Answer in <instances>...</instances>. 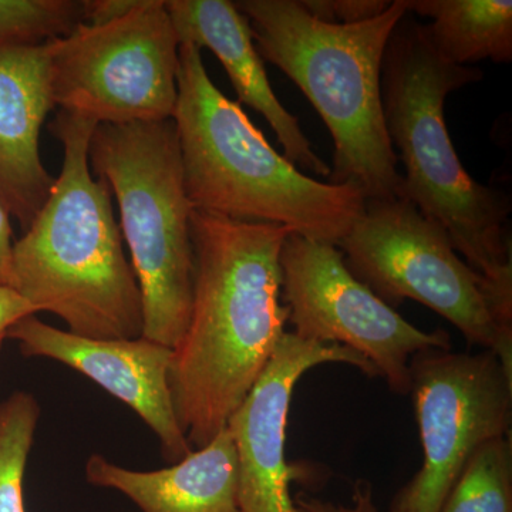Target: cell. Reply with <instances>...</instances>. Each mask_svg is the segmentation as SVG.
Returning a JSON list of instances; mask_svg holds the SVG:
<instances>
[{
	"label": "cell",
	"instance_id": "obj_5",
	"mask_svg": "<svg viewBox=\"0 0 512 512\" xmlns=\"http://www.w3.org/2000/svg\"><path fill=\"white\" fill-rule=\"evenodd\" d=\"M262 59L282 70L311 101L333 138L326 183L355 185L366 200L403 198V175L382 106L384 50L407 13L404 0L356 25L313 18L301 0L234 2Z\"/></svg>",
	"mask_w": 512,
	"mask_h": 512
},
{
	"label": "cell",
	"instance_id": "obj_24",
	"mask_svg": "<svg viewBox=\"0 0 512 512\" xmlns=\"http://www.w3.org/2000/svg\"><path fill=\"white\" fill-rule=\"evenodd\" d=\"M138 0H84V23L103 25L121 18L134 8Z\"/></svg>",
	"mask_w": 512,
	"mask_h": 512
},
{
	"label": "cell",
	"instance_id": "obj_17",
	"mask_svg": "<svg viewBox=\"0 0 512 512\" xmlns=\"http://www.w3.org/2000/svg\"><path fill=\"white\" fill-rule=\"evenodd\" d=\"M439 512H512L510 436L487 441L478 448Z\"/></svg>",
	"mask_w": 512,
	"mask_h": 512
},
{
	"label": "cell",
	"instance_id": "obj_11",
	"mask_svg": "<svg viewBox=\"0 0 512 512\" xmlns=\"http://www.w3.org/2000/svg\"><path fill=\"white\" fill-rule=\"evenodd\" d=\"M325 363L357 367L369 377V360L336 343L285 332L244 403L229 417L238 463L239 512H305L293 501V473L285 457L286 426L293 390L308 370Z\"/></svg>",
	"mask_w": 512,
	"mask_h": 512
},
{
	"label": "cell",
	"instance_id": "obj_1",
	"mask_svg": "<svg viewBox=\"0 0 512 512\" xmlns=\"http://www.w3.org/2000/svg\"><path fill=\"white\" fill-rule=\"evenodd\" d=\"M291 234L284 225L192 211L191 315L168 387L195 450L227 427L284 336L281 251Z\"/></svg>",
	"mask_w": 512,
	"mask_h": 512
},
{
	"label": "cell",
	"instance_id": "obj_4",
	"mask_svg": "<svg viewBox=\"0 0 512 512\" xmlns=\"http://www.w3.org/2000/svg\"><path fill=\"white\" fill-rule=\"evenodd\" d=\"M173 120L194 210L284 225L332 245L365 212V194L355 185L322 183L279 154L239 103L215 86L192 45H180Z\"/></svg>",
	"mask_w": 512,
	"mask_h": 512
},
{
	"label": "cell",
	"instance_id": "obj_6",
	"mask_svg": "<svg viewBox=\"0 0 512 512\" xmlns=\"http://www.w3.org/2000/svg\"><path fill=\"white\" fill-rule=\"evenodd\" d=\"M90 168L116 194L120 231L143 296V338L175 349L190 320L191 214L174 120L100 124Z\"/></svg>",
	"mask_w": 512,
	"mask_h": 512
},
{
	"label": "cell",
	"instance_id": "obj_13",
	"mask_svg": "<svg viewBox=\"0 0 512 512\" xmlns=\"http://www.w3.org/2000/svg\"><path fill=\"white\" fill-rule=\"evenodd\" d=\"M55 106L46 42H0V201L23 231L55 184L39 150Z\"/></svg>",
	"mask_w": 512,
	"mask_h": 512
},
{
	"label": "cell",
	"instance_id": "obj_23",
	"mask_svg": "<svg viewBox=\"0 0 512 512\" xmlns=\"http://www.w3.org/2000/svg\"><path fill=\"white\" fill-rule=\"evenodd\" d=\"M8 208L0 201V286L15 289V269H13V242L12 224H10Z\"/></svg>",
	"mask_w": 512,
	"mask_h": 512
},
{
	"label": "cell",
	"instance_id": "obj_14",
	"mask_svg": "<svg viewBox=\"0 0 512 512\" xmlns=\"http://www.w3.org/2000/svg\"><path fill=\"white\" fill-rule=\"evenodd\" d=\"M180 45L210 49L227 72L239 103L258 111L275 131L284 156L316 177L329 178L330 167L315 153L299 119L279 101L264 59L256 49L249 20L229 0H167Z\"/></svg>",
	"mask_w": 512,
	"mask_h": 512
},
{
	"label": "cell",
	"instance_id": "obj_22",
	"mask_svg": "<svg viewBox=\"0 0 512 512\" xmlns=\"http://www.w3.org/2000/svg\"><path fill=\"white\" fill-rule=\"evenodd\" d=\"M37 309L30 305L16 289L0 286V348L8 338L9 330L19 320L36 315Z\"/></svg>",
	"mask_w": 512,
	"mask_h": 512
},
{
	"label": "cell",
	"instance_id": "obj_8",
	"mask_svg": "<svg viewBox=\"0 0 512 512\" xmlns=\"http://www.w3.org/2000/svg\"><path fill=\"white\" fill-rule=\"evenodd\" d=\"M46 47L60 109L99 126L173 119L180 40L165 0H138L121 18L80 23Z\"/></svg>",
	"mask_w": 512,
	"mask_h": 512
},
{
	"label": "cell",
	"instance_id": "obj_12",
	"mask_svg": "<svg viewBox=\"0 0 512 512\" xmlns=\"http://www.w3.org/2000/svg\"><path fill=\"white\" fill-rule=\"evenodd\" d=\"M8 338L19 343L23 355L49 357L72 367L134 410L156 433L168 463H180L191 453L168 387L173 349L143 336L131 340L80 338L47 325L36 315L19 320Z\"/></svg>",
	"mask_w": 512,
	"mask_h": 512
},
{
	"label": "cell",
	"instance_id": "obj_2",
	"mask_svg": "<svg viewBox=\"0 0 512 512\" xmlns=\"http://www.w3.org/2000/svg\"><path fill=\"white\" fill-rule=\"evenodd\" d=\"M483 79L478 67L444 59L427 25L407 12L384 50L383 117L406 170L404 200L446 229L454 249L490 285L498 311L512 322L510 195L467 173L444 120L448 94Z\"/></svg>",
	"mask_w": 512,
	"mask_h": 512
},
{
	"label": "cell",
	"instance_id": "obj_7",
	"mask_svg": "<svg viewBox=\"0 0 512 512\" xmlns=\"http://www.w3.org/2000/svg\"><path fill=\"white\" fill-rule=\"evenodd\" d=\"M336 247L384 303L394 308L412 299L427 306L512 373V322L498 311L485 278L458 256L446 229L412 202L366 200L362 217Z\"/></svg>",
	"mask_w": 512,
	"mask_h": 512
},
{
	"label": "cell",
	"instance_id": "obj_18",
	"mask_svg": "<svg viewBox=\"0 0 512 512\" xmlns=\"http://www.w3.org/2000/svg\"><path fill=\"white\" fill-rule=\"evenodd\" d=\"M39 416L32 394L16 392L0 403V512H26L23 481Z\"/></svg>",
	"mask_w": 512,
	"mask_h": 512
},
{
	"label": "cell",
	"instance_id": "obj_19",
	"mask_svg": "<svg viewBox=\"0 0 512 512\" xmlns=\"http://www.w3.org/2000/svg\"><path fill=\"white\" fill-rule=\"evenodd\" d=\"M84 23V0H0V42H47Z\"/></svg>",
	"mask_w": 512,
	"mask_h": 512
},
{
	"label": "cell",
	"instance_id": "obj_10",
	"mask_svg": "<svg viewBox=\"0 0 512 512\" xmlns=\"http://www.w3.org/2000/svg\"><path fill=\"white\" fill-rule=\"evenodd\" d=\"M281 268L282 302L293 333L355 350L400 396L410 394L416 353L451 349L446 330L416 328L362 284L336 245L291 234L282 245Z\"/></svg>",
	"mask_w": 512,
	"mask_h": 512
},
{
	"label": "cell",
	"instance_id": "obj_20",
	"mask_svg": "<svg viewBox=\"0 0 512 512\" xmlns=\"http://www.w3.org/2000/svg\"><path fill=\"white\" fill-rule=\"evenodd\" d=\"M313 18L332 25H356L386 12L390 0H301Z\"/></svg>",
	"mask_w": 512,
	"mask_h": 512
},
{
	"label": "cell",
	"instance_id": "obj_15",
	"mask_svg": "<svg viewBox=\"0 0 512 512\" xmlns=\"http://www.w3.org/2000/svg\"><path fill=\"white\" fill-rule=\"evenodd\" d=\"M86 478L126 495L143 512H239L237 451L228 427L161 470H131L93 454Z\"/></svg>",
	"mask_w": 512,
	"mask_h": 512
},
{
	"label": "cell",
	"instance_id": "obj_3",
	"mask_svg": "<svg viewBox=\"0 0 512 512\" xmlns=\"http://www.w3.org/2000/svg\"><path fill=\"white\" fill-rule=\"evenodd\" d=\"M96 121L60 110L50 131L63 144L62 173L15 242V289L80 338L143 336V296L123 249L111 190L94 178L89 148Z\"/></svg>",
	"mask_w": 512,
	"mask_h": 512
},
{
	"label": "cell",
	"instance_id": "obj_9",
	"mask_svg": "<svg viewBox=\"0 0 512 512\" xmlns=\"http://www.w3.org/2000/svg\"><path fill=\"white\" fill-rule=\"evenodd\" d=\"M410 382L423 466L389 512H439L478 448L510 436L512 373L491 350L431 348L410 360Z\"/></svg>",
	"mask_w": 512,
	"mask_h": 512
},
{
	"label": "cell",
	"instance_id": "obj_16",
	"mask_svg": "<svg viewBox=\"0 0 512 512\" xmlns=\"http://www.w3.org/2000/svg\"><path fill=\"white\" fill-rule=\"evenodd\" d=\"M404 5L412 15L431 19V43L448 62H512L511 0H404Z\"/></svg>",
	"mask_w": 512,
	"mask_h": 512
},
{
	"label": "cell",
	"instance_id": "obj_21",
	"mask_svg": "<svg viewBox=\"0 0 512 512\" xmlns=\"http://www.w3.org/2000/svg\"><path fill=\"white\" fill-rule=\"evenodd\" d=\"M298 508L305 512H379L373 497V487L369 481L359 480L353 488L352 504H336L319 498L298 494L293 498Z\"/></svg>",
	"mask_w": 512,
	"mask_h": 512
}]
</instances>
